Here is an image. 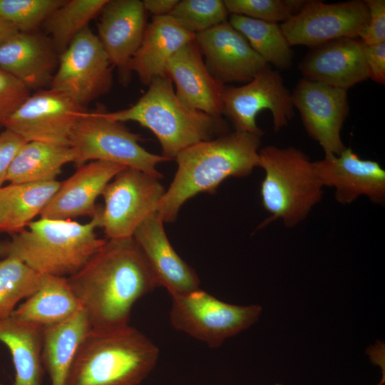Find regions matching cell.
Segmentation results:
<instances>
[{"instance_id":"cell-1","label":"cell","mask_w":385,"mask_h":385,"mask_svg":"<svg viewBox=\"0 0 385 385\" xmlns=\"http://www.w3.org/2000/svg\"><path fill=\"white\" fill-rule=\"evenodd\" d=\"M67 279L91 328L128 324L134 304L158 287L133 237L106 240Z\"/></svg>"},{"instance_id":"cell-2","label":"cell","mask_w":385,"mask_h":385,"mask_svg":"<svg viewBox=\"0 0 385 385\" xmlns=\"http://www.w3.org/2000/svg\"><path fill=\"white\" fill-rule=\"evenodd\" d=\"M261 137L235 130L180 152L175 158V177L156 207L159 217L163 222H172L190 198L201 192H215L227 178L250 175L258 167Z\"/></svg>"},{"instance_id":"cell-3","label":"cell","mask_w":385,"mask_h":385,"mask_svg":"<svg viewBox=\"0 0 385 385\" xmlns=\"http://www.w3.org/2000/svg\"><path fill=\"white\" fill-rule=\"evenodd\" d=\"M98 206L91 220L40 217L22 231L0 241V258L15 257L42 275L69 277L78 272L101 248L106 239L98 237Z\"/></svg>"},{"instance_id":"cell-4","label":"cell","mask_w":385,"mask_h":385,"mask_svg":"<svg viewBox=\"0 0 385 385\" xmlns=\"http://www.w3.org/2000/svg\"><path fill=\"white\" fill-rule=\"evenodd\" d=\"M158 356L157 346L128 324L91 328L79 345L66 385H139Z\"/></svg>"},{"instance_id":"cell-5","label":"cell","mask_w":385,"mask_h":385,"mask_svg":"<svg viewBox=\"0 0 385 385\" xmlns=\"http://www.w3.org/2000/svg\"><path fill=\"white\" fill-rule=\"evenodd\" d=\"M147 91L128 108L107 111L108 119L134 121L151 130L158 138L162 156L170 160L185 148L226 133L221 116H213L186 108L178 98L168 76L157 77Z\"/></svg>"},{"instance_id":"cell-6","label":"cell","mask_w":385,"mask_h":385,"mask_svg":"<svg viewBox=\"0 0 385 385\" xmlns=\"http://www.w3.org/2000/svg\"><path fill=\"white\" fill-rule=\"evenodd\" d=\"M258 167L265 171L262 203L270 217L264 225L279 219L292 227L304 220L323 195L313 162L293 146L267 145L259 150Z\"/></svg>"},{"instance_id":"cell-7","label":"cell","mask_w":385,"mask_h":385,"mask_svg":"<svg viewBox=\"0 0 385 385\" xmlns=\"http://www.w3.org/2000/svg\"><path fill=\"white\" fill-rule=\"evenodd\" d=\"M139 133L130 131L123 123L107 118L103 108L85 111L76 123L70 138L77 166L102 160L133 168L160 179L158 164L168 161L151 153L139 142Z\"/></svg>"},{"instance_id":"cell-8","label":"cell","mask_w":385,"mask_h":385,"mask_svg":"<svg viewBox=\"0 0 385 385\" xmlns=\"http://www.w3.org/2000/svg\"><path fill=\"white\" fill-rule=\"evenodd\" d=\"M171 298L173 327L211 348L250 327L262 312L260 306L228 304L200 289Z\"/></svg>"},{"instance_id":"cell-9","label":"cell","mask_w":385,"mask_h":385,"mask_svg":"<svg viewBox=\"0 0 385 385\" xmlns=\"http://www.w3.org/2000/svg\"><path fill=\"white\" fill-rule=\"evenodd\" d=\"M165 192L159 178L133 168L122 170L102 194L100 227L105 239L133 237L140 225L156 212Z\"/></svg>"},{"instance_id":"cell-10","label":"cell","mask_w":385,"mask_h":385,"mask_svg":"<svg viewBox=\"0 0 385 385\" xmlns=\"http://www.w3.org/2000/svg\"><path fill=\"white\" fill-rule=\"evenodd\" d=\"M112 67L97 35L87 27L59 54L50 88L84 107L109 91Z\"/></svg>"},{"instance_id":"cell-11","label":"cell","mask_w":385,"mask_h":385,"mask_svg":"<svg viewBox=\"0 0 385 385\" xmlns=\"http://www.w3.org/2000/svg\"><path fill=\"white\" fill-rule=\"evenodd\" d=\"M223 113L235 130L262 136L256 118L263 110L272 115L274 128L279 131L288 125L294 115L292 95L277 71L267 65L250 81L240 86H225L222 93Z\"/></svg>"},{"instance_id":"cell-12","label":"cell","mask_w":385,"mask_h":385,"mask_svg":"<svg viewBox=\"0 0 385 385\" xmlns=\"http://www.w3.org/2000/svg\"><path fill=\"white\" fill-rule=\"evenodd\" d=\"M368 22L369 11L364 1H306L299 11L280 26L291 46L314 48L342 38H361Z\"/></svg>"},{"instance_id":"cell-13","label":"cell","mask_w":385,"mask_h":385,"mask_svg":"<svg viewBox=\"0 0 385 385\" xmlns=\"http://www.w3.org/2000/svg\"><path fill=\"white\" fill-rule=\"evenodd\" d=\"M84 107L61 92L46 88L30 95L6 119L4 128L27 142L70 146Z\"/></svg>"},{"instance_id":"cell-14","label":"cell","mask_w":385,"mask_h":385,"mask_svg":"<svg viewBox=\"0 0 385 385\" xmlns=\"http://www.w3.org/2000/svg\"><path fill=\"white\" fill-rule=\"evenodd\" d=\"M347 91L302 78L291 94L308 135L324 155H339L346 148L341 131L349 112Z\"/></svg>"},{"instance_id":"cell-15","label":"cell","mask_w":385,"mask_h":385,"mask_svg":"<svg viewBox=\"0 0 385 385\" xmlns=\"http://www.w3.org/2000/svg\"><path fill=\"white\" fill-rule=\"evenodd\" d=\"M313 168L322 186L334 188L341 204H350L362 195L374 204L385 202V170L377 161L361 159L350 148L339 155H324L313 162Z\"/></svg>"},{"instance_id":"cell-16","label":"cell","mask_w":385,"mask_h":385,"mask_svg":"<svg viewBox=\"0 0 385 385\" xmlns=\"http://www.w3.org/2000/svg\"><path fill=\"white\" fill-rule=\"evenodd\" d=\"M145 12L143 1L108 0L100 14L97 36L123 85L131 78V61L147 26Z\"/></svg>"},{"instance_id":"cell-17","label":"cell","mask_w":385,"mask_h":385,"mask_svg":"<svg viewBox=\"0 0 385 385\" xmlns=\"http://www.w3.org/2000/svg\"><path fill=\"white\" fill-rule=\"evenodd\" d=\"M195 41L209 72L223 85L246 83L268 65L228 21L195 34Z\"/></svg>"},{"instance_id":"cell-18","label":"cell","mask_w":385,"mask_h":385,"mask_svg":"<svg viewBox=\"0 0 385 385\" xmlns=\"http://www.w3.org/2000/svg\"><path fill=\"white\" fill-rule=\"evenodd\" d=\"M366 45L359 38H342L313 48L299 68L303 78L346 89L368 79Z\"/></svg>"},{"instance_id":"cell-19","label":"cell","mask_w":385,"mask_h":385,"mask_svg":"<svg viewBox=\"0 0 385 385\" xmlns=\"http://www.w3.org/2000/svg\"><path fill=\"white\" fill-rule=\"evenodd\" d=\"M166 73L175 85L176 96L186 108L213 116L223 113L225 86L209 72L195 40L170 58Z\"/></svg>"},{"instance_id":"cell-20","label":"cell","mask_w":385,"mask_h":385,"mask_svg":"<svg viewBox=\"0 0 385 385\" xmlns=\"http://www.w3.org/2000/svg\"><path fill=\"white\" fill-rule=\"evenodd\" d=\"M163 222L156 212L148 217L133 236L159 286L170 296L200 289V279L175 252L166 235Z\"/></svg>"},{"instance_id":"cell-21","label":"cell","mask_w":385,"mask_h":385,"mask_svg":"<svg viewBox=\"0 0 385 385\" xmlns=\"http://www.w3.org/2000/svg\"><path fill=\"white\" fill-rule=\"evenodd\" d=\"M126 167L107 161L93 160L78 166L60 186L41 211L43 218L72 220L92 217L96 212L97 198L106 185Z\"/></svg>"},{"instance_id":"cell-22","label":"cell","mask_w":385,"mask_h":385,"mask_svg":"<svg viewBox=\"0 0 385 385\" xmlns=\"http://www.w3.org/2000/svg\"><path fill=\"white\" fill-rule=\"evenodd\" d=\"M58 56L50 38L37 31H18L0 44V68L29 91L50 88Z\"/></svg>"},{"instance_id":"cell-23","label":"cell","mask_w":385,"mask_h":385,"mask_svg":"<svg viewBox=\"0 0 385 385\" xmlns=\"http://www.w3.org/2000/svg\"><path fill=\"white\" fill-rule=\"evenodd\" d=\"M195 38V34L185 30L170 15L153 16L132 59V72L141 83L148 86L155 78L167 76L170 58Z\"/></svg>"},{"instance_id":"cell-24","label":"cell","mask_w":385,"mask_h":385,"mask_svg":"<svg viewBox=\"0 0 385 385\" xmlns=\"http://www.w3.org/2000/svg\"><path fill=\"white\" fill-rule=\"evenodd\" d=\"M91 328L81 307L68 319L43 329L41 360L51 385H66L79 345Z\"/></svg>"},{"instance_id":"cell-25","label":"cell","mask_w":385,"mask_h":385,"mask_svg":"<svg viewBox=\"0 0 385 385\" xmlns=\"http://www.w3.org/2000/svg\"><path fill=\"white\" fill-rule=\"evenodd\" d=\"M0 342L11 356L14 385H43V329L11 316L0 319Z\"/></svg>"},{"instance_id":"cell-26","label":"cell","mask_w":385,"mask_h":385,"mask_svg":"<svg viewBox=\"0 0 385 385\" xmlns=\"http://www.w3.org/2000/svg\"><path fill=\"white\" fill-rule=\"evenodd\" d=\"M81 308L67 277L43 275L40 288L11 316L43 329L68 319Z\"/></svg>"},{"instance_id":"cell-27","label":"cell","mask_w":385,"mask_h":385,"mask_svg":"<svg viewBox=\"0 0 385 385\" xmlns=\"http://www.w3.org/2000/svg\"><path fill=\"white\" fill-rule=\"evenodd\" d=\"M57 180L10 183L0 188V232L24 230L51 201L60 186Z\"/></svg>"},{"instance_id":"cell-28","label":"cell","mask_w":385,"mask_h":385,"mask_svg":"<svg viewBox=\"0 0 385 385\" xmlns=\"http://www.w3.org/2000/svg\"><path fill=\"white\" fill-rule=\"evenodd\" d=\"M74 161L70 146L27 142L14 159L6 181L19 184L56 180L63 166Z\"/></svg>"},{"instance_id":"cell-29","label":"cell","mask_w":385,"mask_h":385,"mask_svg":"<svg viewBox=\"0 0 385 385\" xmlns=\"http://www.w3.org/2000/svg\"><path fill=\"white\" fill-rule=\"evenodd\" d=\"M228 22L244 36L267 64L282 70L292 66L294 51L280 24L232 14H230Z\"/></svg>"},{"instance_id":"cell-30","label":"cell","mask_w":385,"mask_h":385,"mask_svg":"<svg viewBox=\"0 0 385 385\" xmlns=\"http://www.w3.org/2000/svg\"><path fill=\"white\" fill-rule=\"evenodd\" d=\"M108 0H66L43 25L58 54L61 53L89 22L100 14Z\"/></svg>"},{"instance_id":"cell-31","label":"cell","mask_w":385,"mask_h":385,"mask_svg":"<svg viewBox=\"0 0 385 385\" xmlns=\"http://www.w3.org/2000/svg\"><path fill=\"white\" fill-rule=\"evenodd\" d=\"M43 275L15 257L0 258V319L10 317L23 299L35 293Z\"/></svg>"},{"instance_id":"cell-32","label":"cell","mask_w":385,"mask_h":385,"mask_svg":"<svg viewBox=\"0 0 385 385\" xmlns=\"http://www.w3.org/2000/svg\"><path fill=\"white\" fill-rule=\"evenodd\" d=\"M230 14L222 0H182L170 16L185 30L197 34L227 21Z\"/></svg>"},{"instance_id":"cell-33","label":"cell","mask_w":385,"mask_h":385,"mask_svg":"<svg viewBox=\"0 0 385 385\" xmlns=\"http://www.w3.org/2000/svg\"><path fill=\"white\" fill-rule=\"evenodd\" d=\"M64 1L0 0V18L18 31H35Z\"/></svg>"},{"instance_id":"cell-34","label":"cell","mask_w":385,"mask_h":385,"mask_svg":"<svg viewBox=\"0 0 385 385\" xmlns=\"http://www.w3.org/2000/svg\"><path fill=\"white\" fill-rule=\"evenodd\" d=\"M304 0H225L230 14L269 23H284L299 11Z\"/></svg>"},{"instance_id":"cell-35","label":"cell","mask_w":385,"mask_h":385,"mask_svg":"<svg viewBox=\"0 0 385 385\" xmlns=\"http://www.w3.org/2000/svg\"><path fill=\"white\" fill-rule=\"evenodd\" d=\"M29 96L30 91L21 81L0 68V129Z\"/></svg>"},{"instance_id":"cell-36","label":"cell","mask_w":385,"mask_h":385,"mask_svg":"<svg viewBox=\"0 0 385 385\" xmlns=\"http://www.w3.org/2000/svg\"><path fill=\"white\" fill-rule=\"evenodd\" d=\"M369 22L361 39L367 46L385 42V1L364 0Z\"/></svg>"},{"instance_id":"cell-37","label":"cell","mask_w":385,"mask_h":385,"mask_svg":"<svg viewBox=\"0 0 385 385\" xmlns=\"http://www.w3.org/2000/svg\"><path fill=\"white\" fill-rule=\"evenodd\" d=\"M27 141L14 132L4 128L0 133V188L6 181L11 165Z\"/></svg>"},{"instance_id":"cell-38","label":"cell","mask_w":385,"mask_h":385,"mask_svg":"<svg viewBox=\"0 0 385 385\" xmlns=\"http://www.w3.org/2000/svg\"><path fill=\"white\" fill-rule=\"evenodd\" d=\"M366 63L368 78L376 83H385V42L366 45Z\"/></svg>"},{"instance_id":"cell-39","label":"cell","mask_w":385,"mask_h":385,"mask_svg":"<svg viewBox=\"0 0 385 385\" xmlns=\"http://www.w3.org/2000/svg\"><path fill=\"white\" fill-rule=\"evenodd\" d=\"M178 0H144L143 4L145 11L153 16L170 15Z\"/></svg>"},{"instance_id":"cell-40","label":"cell","mask_w":385,"mask_h":385,"mask_svg":"<svg viewBox=\"0 0 385 385\" xmlns=\"http://www.w3.org/2000/svg\"><path fill=\"white\" fill-rule=\"evenodd\" d=\"M17 32L12 25L0 18V44Z\"/></svg>"},{"instance_id":"cell-41","label":"cell","mask_w":385,"mask_h":385,"mask_svg":"<svg viewBox=\"0 0 385 385\" xmlns=\"http://www.w3.org/2000/svg\"><path fill=\"white\" fill-rule=\"evenodd\" d=\"M384 380H385V378H382L381 381L379 382V384L378 385H382L384 383Z\"/></svg>"},{"instance_id":"cell-42","label":"cell","mask_w":385,"mask_h":385,"mask_svg":"<svg viewBox=\"0 0 385 385\" xmlns=\"http://www.w3.org/2000/svg\"><path fill=\"white\" fill-rule=\"evenodd\" d=\"M0 385H7V384H0Z\"/></svg>"},{"instance_id":"cell-43","label":"cell","mask_w":385,"mask_h":385,"mask_svg":"<svg viewBox=\"0 0 385 385\" xmlns=\"http://www.w3.org/2000/svg\"><path fill=\"white\" fill-rule=\"evenodd\" d=\"M275 385H282V384H276Z\"/></svg>"}]
</instances>
